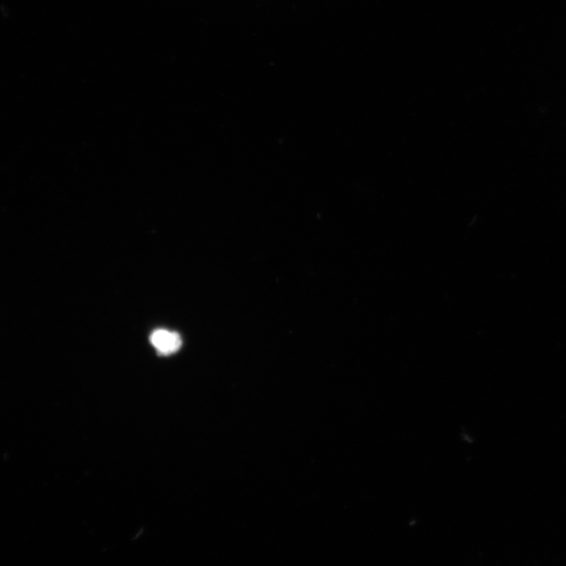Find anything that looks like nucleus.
Segmentation results:
<instances>
[{"instance_id": "obj_1", "label": "nucleus", "mask_w": 566, "mask_h": 566, "mask_svg": "<svg viewBox=\"0 0 566 566\" xmlns=\"http://www.w3.org/2000/svg\"><path fill=\"white\" fill-rule=\"evenodd\" d=\"M150 342L162 355L177 353L182 346L180 335L166 330H157L152 333Z\"/></svg>"}]
</instances>
